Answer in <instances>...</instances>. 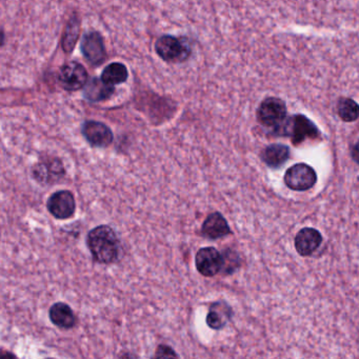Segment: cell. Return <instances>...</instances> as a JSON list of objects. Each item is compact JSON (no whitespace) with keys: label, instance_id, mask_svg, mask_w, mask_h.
Instances as JSON below:
<instances>
[{"label":"cell","instance_id":"obj_1","mask_svg":"<svg viewBox=\"0 0 359 359\" xmlns=\"http://www.w3.org/2000/svg\"><path fill=\"white\" fill-rule=\"evenodd\" d=\"M87 247L94 262L100 264L118 262L123 250L114 229L107 224L96 226L88 233Z\"/></svg>","mask_w":359,"mask_h":359},{"label":"cell","instance_id":"obj_2","mask_svg":"<svg viewBox=\"0 0 359 359\" xmlns=\"http://www.w3.org/2000/svg\"><path fill=\"white\" fill-rule=\"evenodd\" d=\"M275 134L291 138L294 146H298L304 140H316L319 131L316 126L304 115H294L275 128Z\"/></svg>","mask_w":359,"mask_h":359},{"label":"cell","instance_id":"obj_3","mask_svg":"<svg viewBox=\"0 0 359 359\" xmlns=\"http://www.w3.org/2000/svg\"><path fill=\"white\" fill-rule=\"evenodd\" d=\"M32 174L39 184H54L66 176V169L57 157H43L33 165Z\"/></svg>","mask_w":359,"mask_h":359},{"label":"cell","instance_id":"obj_4","mask_svg":"<svg viewBox=\"0 0 359 359\" xmlns=\"http://www.w3.org/2000/svg\"><path fill=\"white\" fill-rule=\"evenodd\" d=\"M285 186L293 191H308L316 184L317 174L311 165L306 163H296L285 172Z\"/></svg>","mask_w":359,"mask_h":359},{"label":"cell","instance_id":"obj_5","mask_svg":"<svg viewBox=\"0 0 359 359\" xmlns=\"http://www.w3.org/2000/svg\"><path fill=\"white\" fill-rule=\"evenodd\" d=\"M155 50L163 60L169 62H184L191 55L190 47L187 43L170 35L158 39Z\"/></svg>","mask_w":359,"mask_h":359},{"label":"cell","instance_id":"obj_6","mask_svg":"<svg viewBox=\"0 0 359 359\" xmlns=\"http://www.w3.org/2000/svg\"><path fill=\"white\" fill-rule=\"evenodd\" d=\"M257 118L266 127H278L287 119L285 102L276 97L266 98L258 108Z\"/></svg>","mask_w":359,"mask_h":359},{"label":"cell","instance_id":"obj_7","mask_svg":"<svg viewBox=\"0 0 359 359\" xmlns=\"http://www.w3.org/2000/svg\"><path fill=\"white\" fill-rule=\"evenodd\" d=\"M195 266L199 274L203 276H216L218 273L222 272L224 256L216 248H201L195 256Z\"/></svg>","mask_w":359,"mask_h":359},{"label":"cell","instance_id":"obj_8","mask_svg":"<svg viewBox=\"0 0 359 359\" xmlns=\"http://www.w3.org/2000/svg\"><path fill=\"white\" fill-rule=\"evenodd\" d=\"M47 208L49 213L56 219H68L74 216L76 211V201L71 191H57L48 199Z\"/></svg>","mask_w":359,"mask_h":359},{"label":"cell","instance_id":"obj_9","mask_svg":"<svg viewBox=\"0 0 359 359\" xmlns=\"http://www.w3.org/2000/svg\"><path fill=\"white\" fill-rule=\"evenodd\" d=\"M58 81L67 91H77L87 85V70L79 62H69L60 69Z\"/></svg>","mask_w":359,"mask_h":359},{"label":"cell","instance_id":"obj_10","mask_svg":"<svg viewBox=\"0 0 359 359\" xmlns=\"http://www.w3.org/2000/svg\"><path fill=\"white\" fill-rule=\"evenodd\" d=\"M81 132L86 140L94 148H108L114 140V135L110 128L100 121H86Z\"/></svg>","mask_w":359,"mask_h":359},{"label":"cell","instance_id":"obj_11","mask_svg":"<svg viewBox=\"0 0 359 359\" xmlns=\"http://www.w3.org/2000/svg\"><path fill=\"white\" fill-rule=\"evenodd\" d=\"M81 52L90 64L93 66L102 65L107 57L106 48L102 35L97 32L86 33L81 41Z\"/></svg>","mask_w":359,"mask_h":359},{"label":"cell","instance_id":"obj_12","mask_svg":"<svg viewBox=\"0 0 359 359\" xmlns=\"http://www.w3.org/2000/svg\"><path fill=\"white\" fill-rule=\"evenodd\" d=\"M295 249L302 257H308L318 250L323 236L316 229L304 228L295 236Z\"/></svg>","mask_w":359,"mask_h":359},{"label":"cell","instance_id":"obj_13","mask_svg":"<svg viewBox=\"0 0 359 359\" xmlns=\"http://www.w3.org/2000/svg\"><path fill=\"white\" fill-rule=\"evenodd\" d=\"M230 234H232V230L226 218L219 212L210 214L201 226V235L211 241H216Z\"/></svg>","mask_w":359,"mask_h":359},{"label":"cell","instance_id":"obj_14","mask_svg":"<svg viewBox=\"0 0 359 359\" xmlns=\"http://www.w3.org/2000/svg\"><path fill=\"white\" fill-rule=\"evenodd\" d=\"M233 310L224 300L212 302L205 318L208 327L213 330H222L230 323L233 317Z\"/></svg>","mask_w":359,"mask_h":359},{"label":"cell","instance_id":"obj_15","mask_svg":"<svg viewBox=\"0 0 359 359\" xmlns=\"http://www.w3.org/2000/svg\"><path fill=\"white\" fill-rule=\"evenodd\" d=\"M49 318L56 327L70 330L76 325L77 318L72 308L66 302H56L49 310Z\"/></svg>","mask_w":359,"mask_h":359},{"label":"cell","instance_id":"obj_16","mask_svg":"<svg viewBox=\"0 0 359 359\" xmlns=\"http://www.w3.org/2000/svg\"><path fill=\"white\" fill-rule=\"evenodd\" d=\"M114 86L102 79H93L86 85L85 96L89 102H100L108 100L114 93Z\"/></svg>","mask_w":359,"mask_h":359},{"label":"cell","instance_id":"obj_17","mask_svg":"<svg viewBox=\"0 0 359 359\" xmlns=\"http://www.w3.org/2000/svg\"><path fill=\"white\" fill-rule=\"evenodd\" d=\"M260 158L270 168H279L290 158L289 147L274 144L266 147L260 154Z\"/></svg>","mask_w":359,"mask_h":359},{"label":"cell","instance_id":"obj_18","mask_svg":"<svg viewBox=\"0 0 359 359\" xmlns=\"http://www.w3.org/2000/svg\"><path fill=\"white\" fill-rule=\"evenodd\" d=\"M128 76H129V73H128L127 68L123 64H118V62L109 65L102 74V79L106 83L113 86L125 83Z\"/></svg>","mask_w":359,"mask_h":359},{"label":"cell","instance_id":"obj_19","mask_svg":"<svg viewBox=\"0 0 359 359\" xmlns=\"http://www.w3.org/2000/svg\"><path fill=\"white\" fill-rule=\"evenodd\" d=\"M338 116L346 121L352 123L359 117V104L351 98H341L337 104Z\"/></svg>","mask_w":359,"mask_h":359},{"label":"cell","instance_id":"obj_20","mask_svg":"<svg viewBox=\"0 0 359 359\" xmlns=\"http://www.w3.org/2000/svg\"><path fill=\"white\" fill-rule=\"evenodd\" d=\"M81 24L77 18H72L69 22L65 32L64 41H62V49L66 53H71L74 50L75 43L79 37Z\"/></svg>","mask_w":359,"mask_h":359},{"label":"cell","instance_id":"obj_21","mask_svg":"<svg viewBox=\"0 0 359 359\" xmlns=\"http://www.w3.org/2000/svg\"><path fill=\"white\" fill-rule=\"evenodd\" d=\"M224 256V266H222V272L224 274H232L239 266V258L234 251L226 250L222 253Z\"/></svg>","mask_w":359,"mask_h":359},{"label":"cell","instance_id":"obj_22","mask_svg":"<svg viewBox=\"0 0 359 359\" xmlns=\"http://www.w3.org/2000/svg\"><path fill=\"white\" fill-rule=\"evenodd\" d=\"M154 357L155 358L157 357H161H161H178V354L171 346H167V344H159L155 351Z\"/></svg>","mask_w":359,"mask_h":359},{"label":"cell","instance_id":"obj_23","mask_svg":"<svg viewBox=\"0 0 359 359\" xmlns=\"http://www.w3.org/2000/svg\"><path fill=\"white\" fill-rule=\"evenodd\" d=\"M351 156H352L353 161L357 165H359V140L353 146L352 151H351Z\"/></svg>","mask_w":359,"mask_h":359}]
</instances>
